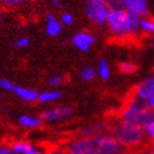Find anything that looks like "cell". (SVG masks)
<instances>
[{
    "instance_id": "20",
    "label": "cell",
    "mask_w": 154,
    "mask_h": 154,
    "mask_svg": "<svg viewBox=\"0 0 154 154\" xmlns=\"http://www.w3.org/2000/svg\"><path fill=\"white\" fill-rule=\"evenodd\" d=\"M68 82V76L65 74H54L48 79V84L53 88L61 87Z\"/></svg>"
},
{
    "instance_id": "12",
    "label": "cell",
    "mask_w": 154,
    "mask_h": 154,
    "mask_svg": "<svg viewBox=\"0 0 154 154\" xmlns=\"http://www.w3.org/2000/svg\"><path fill=\"white\" fill-rule=\"evenodd\" d=\"M13 93L17 95L19 99H21V100H24L26 103L38 102V97H39V91H36L35 89L17 85V84H15L14 88H13Z\"/></svg>"
},
{
    "instance_id": "18",
    "label": "cell",
    "mask_w": 154,
    "mask_h": 154,
    "mask_svg": "<svg viewBox=\"0 0 154 154\" xmlns=\"http://www.w3.org/2000/svg\"><path fill=\"white\" fill-rule=\"evenodd\" d=\"M79 76L80 79L84 80V82H91L97 78V69L91 65H87L82 68V70L79 73Z\"/></svg>"
},
{
    "instance_id": "30",
    "label": "cell",
    "mask_w": 154,
    "mask_h": 154,
    "mask_svg": "<svg viewBox=\"0 0 154 154\" xmlns=\"http://www.w3.org/2000/svg\"><path fill=\"white\" fill-rule=\"evenodd\" d=\"M47 154H66V152L63 148H53L49 152H47Z\"/></svg>"
},
{
    "instance_id": "27",
    "label": "cell",
    "mask_w": 154,
    "mask_h": 154,
    "mask_svg": "<svg viewBox=\"0 0 154 154\" xmlns=\"http://www.w3.org/2000/svg\"><path fill=\"white\" fill-rule=\"evenodd\" d=\"M105 4L109 6V9H122L123 8V0H104Z\"/></svg>"
},
{
    "instance_id": "4",
    "label": "cell",
    "mask_w": 154,
    "mask_h": 154,
    "mask_svg": "<svg viewBox=\"0 0 154 154\" xmlns=\"http://www.w3.org/2000/svg\"><path fill=\"white\" fill-rule=\"evenodd\" d=\"M109 11V6L105 4L104 0H85L84 3V14L90 24L97 28L105 26Z\"/></svg>"
},
{
    "instance_id": "21",
    "label": "cell",
    "mask_w": 154,
    "mask_h": 154,
    "mask_svg": "<svg viewBox=\"0 0 154 154\" xmlns=\"http://www.w3.org/2000/svg\"><path fill=\"white\" fill-rule=\"evenodd\" d=\"M137 64L133 63V61H122L119 64V72L122 74H127V75H130V74H134L137 72Z\"/></svg>"
},
{
    "instance_id": "10",
    "label": "cell",
    "mask_w": 154,
    "mask_h": 154,
    "mask_svg": "<svg viewBox=\"0 0 154 154\" xmlns=\"http://www.w3.org/2000/svg\"><path fill=\"white\" fill-rule=\"evenodd\" d=\"M123 9L138 18L148 17L149 0H123Z\"/></svg>"
},
{
    "instance_id": "2",
    "label": "cell",
    "mask_w": 154,
    "mask_h": 154,
    "mask_svg": "<svg viewBox=\"0 0 154 154\" xmlns=\"http://www.w3.org/2000/svg\"><path fill=\"white\" fill-rule=\"evenodd\" d=\"M120 119L144 128L154 119V110L147 106L145 102L135 97L130 98L120 112Z\"/></svg>"
},
{
    "instance_id": "35",
    "label": "cell",
    "mask_w": 154,
    "mask_h": 154,
    "mask_svg": "<svg viewBox=\"0 0 154 154\" xmlns=\"http://www.w3.org/2000/svg\"><path fill=\"white\" fill-rule=\"evenodd\" d=\"M2 98H3V97H2V94H0V100H2Z\"/></svg>"
},
{
    "instance_id": "23",
    "label": "cell",
    "mask_w": 154,
    "mask_h": 154,
    "mask_svg": "<svg viewBox=\"0 0 154 154\" xmlns=\"http://www.w3.org/2000/svg\"><path fill=\"white\" fill-rule=\"evenodd\" d=\"M28 0H0V4L8 8H18L24 5Z\"/></svg>"
},
{
    "instance_id": "9",
    "label": "cell",
    "mask_w": 154,
    "mask_h": 154,
    "mask_svg": "<svg viewBox=\"0 0 154 154\" xmlns=\"http://www.w3.org/2000/svg\"><path fill=\"white\" fill-rule=\"evenodd\" d=\"M154 95V73L142 80L133 90V97L145 102L147 99Z\"/></svg>"
},
{
    "instance_id": "16",
    "label": "cell",
    "mask_w": 154,
    "mask_h": 154,
    "mask_svg": "<svg viewBox=\"0 0 154 154\" xmlns=\"http://www.w3.org/2000/svg\"><path fill=\"white\" fill-rule=\"evenodd\" d=\"M97 76L99 79L102 80H108L110 78L112 75V69H110V65H109V61H108L105 58H102L99 59L98 61V65H97Z\"/></svg>"
},
{
    "instance_id": "33",
    "label": "cell",
    "mask_w": 154,
    "mask_h": 154,
    "mask_svg": "<svg viewBox=\"0 0 154 154\" xmlns=\"http://www.w3.org/2000/svg\"><path fill=\"white\" fill-rule=\"evenodd\" d=\"M2 19H3V13L0 11V21H2Z\"/></svg>"
},
{
    "instance_id": "24",
    "label": "cell",
    "mask_w": 154,
    "mask_h": 154,
    "mask_svg": "<svg viewBox=\"0 0 154 154\" xmlns=\"http://www.w3.org/2000/svg\"><path fill=\"white\" fill-rule=\"evenodd\" d=\"M14 85L15 84L10 79H5V78L0 79V89L4 90V91H13Z\"/></svg>"
},
{
    "instance_id": "11",
    "label": "cell",
    "mask_w": 154,
    "mask_h": 154,
    "mask_svg": "<svg viewBox=\"0 0 154 154\" xmlns=\"http://www.w3.org/2000/svg\"><path fill=\"white\" fill-rule=\"evenodd\" d=\"M63 24L53 13L45 14V32L49 36H58L63 32Z\"/></svg>"
},
{
    "instance_id": "17",
    "label": "cell",
    "mask_w": 154,
    "mask_h": 154,
    "mask_svg": "<svg viewBox=\"0 0 154 154\" xmlns=\"http://www.w3.org/2000/svg\"><path fill=\"white\" fill-rule=\"evenodd\" d=\"M139 30L145 34H154V18H149V17L140 18Z\"/></svg>"
},
{
    "instance_id": "13",
    "label": "cell",
    "mask_w": 154,
    "mask_h": 154,
    "mask_svg": "<svg viewBox=\"0 0 154 154\" xmlns=\"http://www.w3.org/2000/svg\"><path fill=\"white\" fill-rule=\"evenodd\" d=\"M18 123L24 129H39L43 125V119L33 114H21L18 118Z\"/></svg>"
},
{
    "instance_id": "15",
    "label": "cell",
    "mask_w": 154,
    "mask_h": 154,
    "mask_svg": "<svg viewBox=\"0 0 154 154\" xmlns=\"http://www.w3.org/2000/svg\"><path fill=\"white\" fill-rule=\"evenodd\" d=\"M63 98V93L58 89H50V90H44L39 91V97H38V102L42 104H51L59 102Z\"/></svg>"
},
{
    "instance_id": "26",
    "label": "cell",
    "mask_w": 154,
    "mask_h": 154,
    "mask_svg": "<svg viewBox=\"0 0 154 154\" xmlns=\"http://www.w3.org/2000/svg\"><path fill=\"white\" fill-rule=\"evenodd\" d=\"M30 44V39L28 36H20L15 40V47L19 48V49H23V48H26L28 45Z\"/></svg>"
},
{
    "instance_id": "34",
    "label": "cell",
    "mask_w": 154,
    "mask_h": 154,
    "mask_svg": "<svg viewBox=\"0 0 154 154\" xmlns=\"http://www.w3.org/2000/svg\"><path fill=\"white\" fill-rule=\"evenodd\" d=\"M150 154H154V148H153V150H152V153Z\"/></svg>"
},
{
    "instance_id": "32",
    "label": "cell",
    "mask_w": 154,
    "mask_h": 154,
    "mask_svg": "<svg viewBox=\"0 0 154 154\" xmlns=\"http://www.w3.org/2000/svg\"><path fill=\"white\" fill-rule=\"evenodd\" d=\"M49 3H51L53 5H55L57 8H59L60 6V0H48Z\"/></svg>"
},
{
    "instance_id": "1",
    "label": "cell",
    "mask_w": 154,
    "mask_h": 154,
    "mask_svg": "<svg viewBox=\"0 0 154 154\" xmlns=\"http://www.w3.org/2000/svg\"><path fill=\"white\" fill-rule=\"evenodd\" d=\"M140 18L128 13L125 9H113L109 11L105 26L109 33L117 38H128L137 35L139 30Z\"/></svg>"
},
{
    "instance_id": "19",
    "label": "cell",
    "mask_w": 154,
    "mask_h": 154,
    "mask_svg": "<svg viewBox=\"0 0 154 154\" xmlns=\"http://www.w3.org/2000/svg\"><path fill=\"white\" fill-rule=\"evenodd\" d=\"M10 147H11V152L14 154H25L30 149L32 144L26 140H17V142L11 143Z\"/></svg>"
},
{
    "instance_id": "5",
    "label": "cell",
    "mask_w": 154,
    "mask_h": 154,
    "mask_svg": "<svg viewBox=\"0 0 154 154\" xmlns=\"http://www.w3.org/2000/svg\"><path fill=\"white\" fill-rule=\"evenodd\" d=\"M98 154H127L128 148L122 145L112 134L102 133L94 135Z\"/></svg>"
},
{
    "instance_id": "36",
    "label": "cell",
    "mask_w": 154,
    "mask_h": 154,
    "mask_svg": "<svg viewBox=\"0 0 154 154\" xmlns=\"http://www.w3.org/2000/svg\"><path fill=\"white\" fill-rule=\"evenodd\" d=\"M153 36H154V34H153Z\"/></svg>"
},
{
    "instance_id": "3",
    "label": "cell",
    "mask_w": 154,
    "mask_h": 154,
    "mask_svg": "<svg viewBox=\"0 0 154 154\" xmlns=\"http://www.w3.org/2000/svg\"><path fill=\"white\" fill-rule=\"evenodd\" d=\"M112 135L127 148L138 147L145 140L144 128L119 119L112 127Z\"/></svg>"
},
{
    "instance_id": "25",
    "label": "cell",
    "mask_w": 154,
    "mask_h": 154,
    "mask_svg": "<svg viewBox=\"0 0 154 154\" xmlns=\"http://www.w3.org/2000/svg\"><path fill=\"white\" fill-rule=\"evenodd\" d=\"M144 133H145V137L148 138V139L153 140L154 142V119L144 127Z\"/></svg>"
},
{
    "instance_id": "29",
    "label": "cell",
    "mask_w": 154,
    "mask_h": 154,
    "mask_svg": "<svg viewBox=\"0 0 154 154\" xmlns=\"http://www.w3.org/2000/svg\"><path fill=\"white\" fill-rule=\"evenodd\" d=\"M11 147L10 145H6V144H3L0 145V154H11Z\"/></svg>"
},
{
    "instance_id": "22",
    "label": "cell",
    "mask_w": 154,
    "mask_h": 154,
    "mask_svg": "<svg viewBox=\"0 0 154 154\" xmlns=\"http://www.w3.org/2000/svg\"><path fill=\"white\" fill-rule=\"evenodd\" d=\"M59 20L63 25H72L74 23V15L69 11H64V13H61Z\"/></svg>"
},
{
    "instance_id": "6",
    "label": "cell",
    "mask_w": 154,
    "mask_h": 154,
    "mask_svg": "<svg viewBox=\"0 0 154 154\" xmlns=\"http://www.w3.org/2000/svg\"><path fill=\"white\" fill-rule=\"evenodd\" d=\"M66 154H98L94 137H79L69 143Z\"/></svg>"
},
{
    "instance_id": "31",
    "label": "cell",
    "mask_w": 154,
    "mask_h": 154,
    "mask_svg": "<svg viewBox=\"0 0 154 154\" xmlns=\"http://www.w3.org/2000/svg\"><path fill=\"white\" fill-rule=\"evenodd\" d=\"M145 104H147V106L150 108L152 110H154V95L150 97L149 99H147V100H145Z\"/></svg>"
},
{
    "instance_id": "28",
    "label": "cell",
    "mask_w": 154,
    "mask_h": 154,
    "mask_svg": "<svg viewBox=\"0 0 154 154\" xmlns=\"http://www.w3.org/2000/svg\"><path fill=\"white\" fill-rule=\"evenodd\" d=\"M25 154H47V152H45L43 148L36 147V145H33V144H32V147H30V149H29Z\"/></svg>"
},
{
    "instance_id": "37",
    "label": "cell",
    "mask_w": 154,
    "mask_h": 154,
    "mask_svg": "<svg viewBox=\"0 0 154 154\" xmlns=\"http://www.w3.org/2000/svg\"><path fill=\"white\" fill-rule=\"evenodd\" d=\"M11 154H14V153H11Z\"/></svg>"
},
{
    "instance_id": "14",
    "label": "cell",
    "mask_w": 154,
    "mask_h": 154,
    "mask_svg": "<svg viewBox=\"0 0 154 154\" xmlns=\"http://www.w3.org/2000/svg\"><path fill=\"white\" fill-rule=\"evenodd\" d=\"M105 132V124L103 122H93L84 125L79 130V137H94Z\"/></svg>"
},
{
    "instance_id": "8",
    "label": "cell",
    "mask_w": 154,
    "mask_h": 154,
    "mask_svg": "<svg viewBox=\"0 0 154 154\" xmlns=\"http://www.w3.org/2000/svg\"><path fill=\"white\" fill-rule=\"evenodd\" d=\"M97 43V36L87 32V30H82V32L75 33L72 38V44L82 53H89L90 49L94 47Z\"/></svg>"
},
{
    "instance_id": "7",
    "label": "cell",
    "mask_w": 154,
    "mask_h": 154,
    "mask_svg": "<svg viewBox=\"0 0 154 154\" xmlns=\"http://www.w3.org/2000/svg\"><path fill=\"white\" fill-rule=\"evenodd\" d=\"M74 115V108L72 105H58V106H51L45 109L40 118L45 123H58L63 122Z\"/></svg>"
}]
</instances>
